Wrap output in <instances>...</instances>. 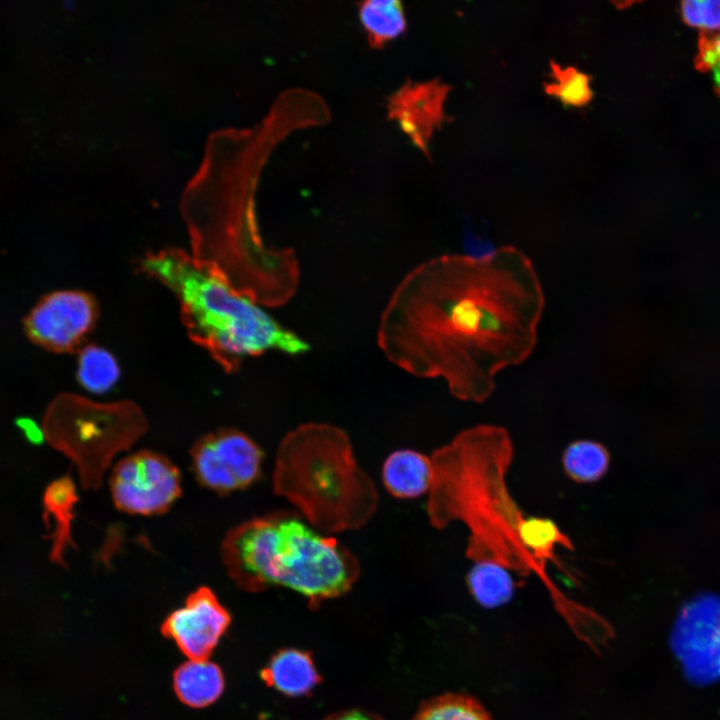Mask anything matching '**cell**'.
Listing matches in <instances>:
<instances>
[{"label":"cell","instance_id":"cell-1","mask_svg":"<svg viewBox=\"0 0 720 720\" xmlns=\"http://www.w3.org/2000/svg\"><path fill=\"white\" fill-rule=\"evenodd\" d=\"M545 307L529 257L508 245L485 257L445 254L412 269L388 301L378 345L389 361L481 403L496 375L533 352Z\"/></svg>","mask_w":720,"mask_h":720},{"label":"cell","instance_id":"cell-2","mask_svg":"<svg viewBox=\"0 0 720 720\" xmlns=\"http://www.w3.org/2000/svg\"><path fill=\"white\" fill-rule=\"evenodd\" d=\"M298 122L288 105L275 101L252 127L214 131L181 197L194 263L259 305L285 304L299 283L294 251L265 243L255 208L262 169Z\"/></svg>","mask_w":720,"mask_h":720},{"label":"cell","instance_id":"cell-3","mask_svg":"<svg viewBox=\"0 0 720 720\" xmlns=\"http://www.w3.org/2000/svg\"><path fill=\"white\" fill-rule=\"evenodd\" d=\"M513 457V441L502 426L479 424L459 432L431 455L426 511L436 529L454 521L468 528L465 555L473 562H494L528 577L536 567L520 540L526 516L506 480Z\"/></svg>","mask_w":720,"mask_h":720},{"label":"cell","instance_id":"cell-4","mask_svg":"<svg viewBox=\"0 0 720 720\" xmlns=\"http://www.w3.org/2000/svg\"><path fill=\"white\" fill-rule=\"evenodd\" d=\"M229 577L241 589L288 588L312 608L347 593L360 575L353 553L296 511L279 510L232 527L220 547Z\"/></svg>","mask_w":720,"mask_h":720},{"label":"cell","instance_id":"cell-5","mask_svg":"<svg viewBox=\"0 0 720 720\" xmlns=\"http://www.w3.org/2000/svg\"><path fill=\"white\" fill-rule=\"evenodd\" d=\"M138 269L174 294L189 338L227 373L237 371L245 357L267 350L298 355L310 349L259 304L198 267L182 249L147 253Z\"/></svg>","mask_w":720,"mask_h":720},{"label":"cell","instance_id":"cell-6","mask_svg":"<svg viewBox=\"0 0 720 720\" xmlns=\"http://www.w3.org/2000/svg\"><path fill=\"white\" fill-rule=\"evenodd\" d=\"M272 486L323 533L362 528L379 503L375 484L358 465L349 436L327 423L301 424L282 438Z\"/></svg>","mask_w":720,"mask_h":720},{"label":"cell","instance_id":"cell-7","mask_svg":"<svg viewBox=\"0 0 720 720\" xmlns=\"http://www.w3.org/2000/svg\"><path fill=\"white\" fill-rule=\"evenodd\" d=\"M148 428L143 410L130 400L98 403L62 394L49 406L42 434L76 466L82 488L96 490L113 458Z\"/></svg>","mask_w":720,"mask_h":720},{"label":"cell","instance_id":"cell-8","mask_svg":"<svg viewBox=\"0 0 720 720\" xmlns=\"http://www.w3.org/2000/svg\"><path fill=\"white\" fill-rule=\"evenodd\" d=\"M109 489L119 511L140 516L161 515L181 496V475L166 456L140 450L114 466Z\"/></svg>","mask_w":720,"mask_h":720},{"label":"cell","instance_id":"cell-9","mask_svg":"<svg viewBox=\"0 0 720 720\" xmlns=\"http://www.w3.org/2000/svg\"><path fill=\"white\" fill-rule=\"evenodd\" d=\"M190 457L201 486L228 494L249 487L259 478L263 452L245 433L221 428L195 441Z\"/></svg>","mask_w":720,"mask_h":720},{"label":"cell","instance_id":"cell-10","mask_svg":"<svg viewBox=\"0 0 720 720\" xmlns=\"http://www.w3.org/2000/svg\"><path fill=\"white\" fill-rule=\"evenodd\" d=\"M99 306L93 295L81 290H60L39 300L24 319L27 337L55 353L74 352L93 330Z\"/></svg>","mask_w":720,"mask_h":720},{"label":"cell","instance_id":"cell-11","mask_svg":"<svg viewBox=\"0 0 720 720\" xmlns=\"http://www.w3.org/2000/svg\"><path fill=\"white\" fill-rule=\"evenodd\" d=\"M231 622L227 609L207 586L191 592L182 607L171 612L161 632L190 660H206Z\"/></svg>","mask_w":720,"mask_h":720},{"label":"cell","instance_id":"cell-12","mask_svg":"<svg viewBox=\"0 0 720 720\" xmlns=\"http://www.w3.org/2000/svg\"><path fill=\"white\" fill-rule=\"evenodd\" d=\"M448 91L449 87L437 80L407 83L391 97L390 115L425 149L434 129L446 119L443 107Z\"/></svg>","mask_w":720,"mask_h":720},{"label":"cell","instance_id":"cell-13","mask_svg":"<svg viewBox=\"0 0 720 720\" xmlns=\"http://www.w3.org/2000/svg\"><path fill=\"white\" fill-rule=\"evenodd\" d=\"M385 489L399 499H413L429 492L433 479L431 457L413 449L390 453L382 465Z\"/></svg>","mask_w":720,"mask_h":720},{"label":"cell","instance_id":"cell-14","mask_svg":"<svg viewBox=\"0 0 720 720\" xmlns=\"http://www.w3.org/2000/svg\"><path fill=\"white\" fill-rule=\"evenodd\" d=\"M261 678L268 686L291 697L309 694L321 680L311 654L297 648L276 652L261 671Z\"/></svg>","mask_w":720,"mask_h":720},{"label":"cell","instance_id":"cell-15","mask_svg":"<svg viewBox=\"0 0 720 720\" xmlns=\"http://www.w3.org/2000/svg\"><path fill=\"white\" fill-rule=\"evenodd\" d=\"M78 501L76 486L69 475L52 481L43 494L44 521L53 519L55 527L49 535L52 540L50 561L66 567L64 554L70 548H76L71 535V523L74 506Z\"/></svg>","mask_w":720,"mask_h":720},{"label":"cell","instance_id":"cell-16","mask_svg":"<svg viewBox=\"0 0 720 720\" xmlns=\"http://www.w3.org/2000/svg\"><path fill=\"white\" fill-rule=\"evenodd\" d=\"M173 687L182 703L202 708L221 696L224 677L220 667L207 659L189 660L175 670Z\"/></svg>","mask_w":720,"mask_h":720},{"label":"cell","instance_id":"cell-17","mask_svg":"<svg viewBox=\"0 0 720 720\" xmlns=\"http://www.w3.org/2000/svg\"><path fill=\"white\" fill-rule=\"evenodd\" d=\"M473 599L483 608L507 604L514 596L517 582L506 567L487 561L474 562L465 577Z\"/></svg>","mask_w":720,"mask_h":720},{"label":"cell","instance_id":"cell-18","mask_svg":"<svg viewBox=\"0 0 720 720\" xmlns=\"http://www.w3.org/2000/svg\"><path fill=\"white\" fill-rule=\"evenodd\" d=\"M358 16L368 42L374 48H381L398 38L407 28L403 5L396 0L361 2Z\"/></svg>","mask_w":720,"mask_h":720},{"label":"cell","instance_id":"cell-19","mask_svg":"<svg viewBox=\"0 0 720 720\" xmlns=\"http://www.w3.org/2000/svg\"><path fill=\"white\" fill-rule=\"evenodd\" d=\"M611 455L607 447L594 440L578 439L569 443L561 457L566 476L579 484L595 483L608 472Z\"/></svg>","mask_w":720,"mask_h":720},{"label":"cell","instance_id":"cell-20","mask_svg":"<svg viewBox=\"0 0 720 720\" xmlns=\"http://www.w3.org/2000/svg\"><path fill=\"white\" fill-rule=\"evenodd\" d=\"M120 377V367L114 355L97 346H85L78 358L77 379L87 391L101 394L109 391Z\"/></svg>","mask_w":720,"mask_h":720},{"label":"cell","instance_id":"cell-21","mask_svg":"<svg viewBox=\"0 0 720 720\" xmlns=\"http://www.w3.org/2000/svg\"><path fill=\"white\" fill-rule=\"evenodd\" d=\"M412 720H493L484 705L471 695L445 693L425 701Z\"/></svg>","mask_w":720,"mask_h":720},{"label":"cell","instance_id":"cell-22","mask_svg":"<svg viewBox=\"0 0 720 720\" xmlns=\"http://www.w3.org/2000/svg\"><path fill=\"white\" fill-rule=\"evenodd\" d=\"M551 83H544L546 94L558 99L563 105L581 108L588 105L593 98L590 86L591 76L574 66L561 67L550 61Z\"/></svg>","mask_w":720,"mask_h":720},{"label":"cell","instance_id":"cell-23","mask_svg":"<svg viewBox=\"0 0 720 720\" xmlns=\"http://www.w3.org/2000/svg\"><path fill=\"white\" fill-rule=\"evenodd\" d=\"M681 15L686 24L712 33L720 29V0L684 1Z\"/></svg>","mask_w":720,"mask_h":720},{"label":"cell","instance_id":"cell-24","mask_svg":"<svg viewBox=\"0 0 720 720\" xmlns=\"http://www.w3.org/2000/svg\"><path fill=\"white\" fill-rule=\"evenodd\" d=\"M695 63L696 68L704 72L720 65V31L701 35Z\"/></svg>","mask_w":720,"mask_h":720},{"label":"cell","instance_id":"cell-25","mask_svg":"<svg viewBox=\"0 0 720 720\" xmlns=\"http://www.w3.org/2000/svg\"><path fill=\"white\" fill-rule=\"evenodd\" d=\"M324 720H383L374 713L366 712L358 709L345 710L334 713Z\"/></svg>","mask_w":720,"mask_h":720},{"label":"cell","instance_id":"cell-26","mask_svg":"<svg viewBox=\"0 0 720 720\" xmlns=\"http://www.w3.org/2000/svg\"><path fill=\"white\" fill-rule=\"evenodd\" d=\"M712 71L714 77V86L720 96V65L714 68Z\"/></svg>","mask_w":720,"mask_h":720}]
</instances>
